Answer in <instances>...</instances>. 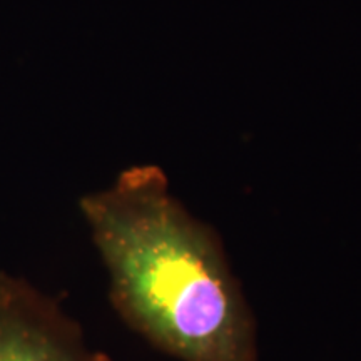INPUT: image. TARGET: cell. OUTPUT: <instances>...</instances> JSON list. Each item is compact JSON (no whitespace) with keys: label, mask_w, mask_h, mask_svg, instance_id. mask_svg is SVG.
I'll return each instance as SVG.
<instances>
[{"label":"cell","mask_w":361,"mask_h":361,"mask_svg":"<svg viewBox=\"0 0 361 361\" xmlns=\"http://www.w3.org/2000/svg\"><path fill=\"white\" fill-rule=\"evenodd\" d=\"M119 318L179 361H258L256 322L218 231L134 166L80 200Z\"/></svg>","instance_id":"cell-1"},{"label":"cell","mask_w":361,"mask_h":361,"mask_svg":"<svg viewBox=\"0 0 361 361\" xmlns=\"http://www.w3.org/2000/svg\"><path fill=\"white\" fill-rule=\"evenodd\" d=\"M0 361H111L56 298L0 271Z\"/></svg>","instance_id":"cell-2"}]
</instances>
